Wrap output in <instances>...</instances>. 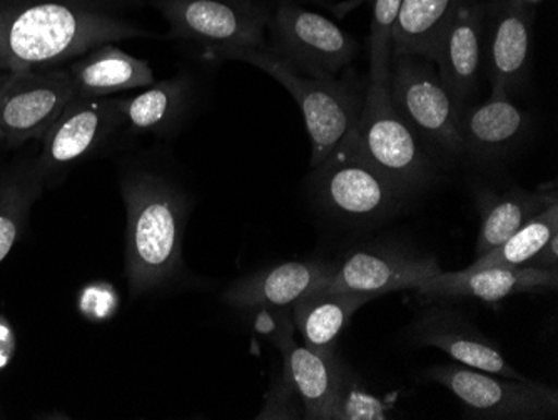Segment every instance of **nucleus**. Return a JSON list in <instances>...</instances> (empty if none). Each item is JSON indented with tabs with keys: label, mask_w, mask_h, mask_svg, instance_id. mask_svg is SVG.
Instances as JSON below:
<instances>
[{
	"label": "nucleus",
	"mask_w": 558,
	"mask_h": 420,
	"mask_svg": "<svg viewBox=\"0 0 558 420\" xmlns=\"http://www.w3.org/2000/svg\"><path fill=\"white\" fill-rule=\"evenodd\" d=\"M233 59L262 69L293 96L312 141V168L322 165L347 140L359 121L368 81L354 80L353 74L310 76L268 46L238 52Z\"/></svg>",
	"instance_id": "7ed1b4c3"
},
{
	"label": "nucleus",
	"mask_w": 558,
	"mask_h": 420,
	"mask_svg": "<svg viewBox=\"0 0 558 420\" xmlns=\"http://www.w3.org/2000/svg\"><path fill=\"white\" fill-rule=\"evenodd\" d=\"M143 0H0V71L58 68L100 44L147 36Z\"/></svg>",
	"instance_id": "f257e3e1"
},
{
	"label": "nucleus",
	"mask_w": 558,
	"mask_h": 420,
	"mask_svg": "<svg viewBox=\"0 0 558 420\" xmlns=\"http://www.w3.org/2000/svg\"><path fill=\"white\" fill-rule=\"evenodd\" d=\"M410 337L420 347L441 350L462 365L501 377L525 379L501 356L494 340L454 310L444 307L426 310L413 322Z\"/></svg>",
	"instance_id": "4468645a"
},
{
	"label": "nucleus",
	"mask_w": 558,
	"mask_h": 420,
	"mask_svg": "<svg viewBox=\"0 0 558 420\" xmlns=\"http://www.w3.org/2000/svg\"><path fill=\"white\" fill-rule=\"evenodd\" d=\"M9 77H11V72L0 71V87L4 86Z\"/></svg>",
	"instance_id": "2f4dec72"
},
{
	"label": "nucleus",
	"mask_w": 558,
	"mask_h": 420,
	"mask_svg": "<svg viewBox=\"0 0 558 420\" xmlns=\"http://www.w3.org/2000/svg\"><path fill=\"white\" fill-rule=\"evenodd\" d=\"M128 215L125 277L131 295L165 287L184 268L183 235L190 202L171 181L155 172H134L121 183Z\"/></svg>",
	"instance_id": "f03ea898"
},
{
	"label": "nucleus",
	"mask_w": 558,
	"mask_h": 420,
	"mask_svg": "<svg viewBox=\"0 0 558 420\" xmlns=\"http://www.w3.org/2000/svg\"><path fill=\"white\" fill-rule=\"evenodd\" d=\"M526 266H534L541 269H557L558 272V233H555L547 243L538 250L537 255L526 263Z\"/></svg>",
	"instance_id": "7c9ffc66"
},
{
	"label": "nucleus",
	"mask_w": 558,
	"mask_h": 420,
	"mask_svg": "<svg viewBox=\"0 0 558 420\" xmlns=\"http://www.w3.org/2000/svg\"><path fill=\"white\" fill-rule=\"evenodd\" d=\"M401 0H375L369 34V81L388 83L391 68V34Z\"/></svg>",
	"instance_id": "bb28decb"
},
{
	"label": "nucleus",
	"mask_w": 558,
	"mask_h": 420,
	"mask_svg": "<svg viewBox=\"0 0 558 420\" xmlns=\"http://www.w3.org/2000/svg\"><path fill=\"white\" fill-rule=\"evenodd\" d=\"M0 144H4V137H2V134H0Z\"/></svg>",
	"instance_id": "473e14b6"
},
{
	"label": "nucleus",
	"mask_w": 558,
	"mask_h": 420,
	"mask_svg": "<svg viewBox=\"0 0 558 420\" xmlns=\"http://www.w3.org/2000/svg\"><path fill=\"white\" fill-rule=\"evenodd\" d=\"M337 269L338 263L326 260L283 263L234 281L222 300L240 310L290 309L304 295L325 288Z\"/></svg>",
	"instance_id": "dca6fc26"
},
{
	"label": "nucleus",
	"mask_w": 558,
	"mask_h": 420,
	"mask_svg": "<svg viewBox=\"0 0 558 420\" xmlns=\"http://www.w3.org/2000/svg\"><path fill=\"white\" fill-rule=\"evenodd\" d=\"M487 0L463 4L438 43L434 62L438 74L460 108H465L478 87L484 65V24Z\"/></svg>",
	"instance_id": "f3484780"
},
{
	"label": "nucleus",
	"mask_w": 558,
	"mask_h": 420,
	"mask_svg": "<svg viewBox=\"0 0 558 420\" xmlns=\"http://www.w3.org/2000/svg\"><path fill=\"white\" fill-rule=\"evenodd\" d=\"M529 116L509 94L492 93L487 101L460 111L463 155L480 159L507 155L529 130Z\"/></svg>",
	"instance_id": "a211bd4d"
},
{
	"label": "nucleus",
	"mask_w": 558,
	"mask_h": 420,
	"mask_svg": "<svg viewBox=\"0 0 558 420\" xmlns=\"http://www.w3.org/2000/svg\"><path fill=\"white\" fill-rule=\"evenodd\" d=\"M119 307L118 293L109 284L87 285L80 293V310L93 322H105L114 315Z\"/></svg>",
	"instance_id": "c85d7f7f"
},
{
	"label": "nucleus",
	"mask_w": 558,
	"mask_h": 420,
	"mask_svg": "<svg viewBox=\"0 0 558 420\" xmlns=\"http://www.w3.org/2000/svg\"><path fill=\"white\" fill-rule=\"evenodd\" d=\"M391 101L429 152L463 155L460 108L428 59L398 56L391 59L388 80Z\"/></svg>",
	"instance_id": "0eeeda50"
},
{
	"label": "nucleus",
	"mask_w": 558,
	"mask_h": 420,
	"mask_svg": "<svg viewBox=\"0 0 558 420\" xmlns=\"http://www.w3.org/2000/svg\"><path fill=\"white\" fill-rule=\"evenodd\" d=\"M469 2L478 0H401L391 34V59L418 56L434 62L441 34Z\"/></svg>",
	"instance_id": "5701e85b"
},
{
	"label": "nucleus",
	"mask_w": 558,
	"mask_h": 420,
	"mask_svg": "<svg viewBox=\"0 0 558 420\" xmlns=\"http://www.w3.org/2000/svg\"><path fill=\"white\" fill-rule=\"evenodd\" d=\"M558 233V200L544 212L530 218L512 237L507 238L497 249L478 256L469 268H487V266H507L519 268L526 266L537 255L538 250Z\"/></svg>",
	"instance_id": "a878e982"
},
{
	"label": "nucleus",
	"mask_w": 558,
	"mask_h": 420,
	"mask_svg": "<svg viewBox=\"0 0 558 420\" xmlns=\"http://www.w3.org/2000/svg\"><path fill=\"white\" fill-rule=\"evenodd\" d=\"M272 52L287 59L304 74L335 77L356 56L359 44L325 15L281 0L269 14Z\"/></svg>",
	"instance_id": "1a4fd4ad"
},
{
	"label": "nucleus",
	"mask_w": 558,
	"mask_h": 420,
	"mask_svg": "<svg viewBox=\"0 0 558 420\" xmlns=\"http://www.w3.org/2000/svg\"><path fill=\"white\" fill-rule=\"evenodd\" d=\"M557 269L534 266H487L460 272H440L416 288V295L426 302L447 299H478L500 302L526 291L557 290Z\"/></svg>",
	"instance_id": "2eb2a0df"
},
{
	"label": "nucleus",
	"mask_w": 558,
	"mask_h": 420,
	"mask_svg": "<svg viewBox=\"0 0 558 420\" xmlns=\"http://www.w3.org/2000/svg\"><path fill=\"white\" fill-rule=\"evenodd\" d=\"M39 165L14 169L0 178V263L8 259L37 197L43 193Z\"/></svg>",
	"instance_id": "393cba45"
},
{
	"label": "nucleus",
	"mask_w": 558,
	"mask_h": 420,
	"mask_svg": "<svg viewBox=\"0 0 558 420\" xmlns=\"http://www.w3.org/2000/svg\"><path fill=\"white\" fill-rule=\"evenodd\" d=\"M535 9L519 0H487L484 62L492 93L509 94L522 86L530 65Z\"/></svg>",
	"instance_id": "f8f14e48"
},
{
	"label": "nucleus",
	"mask_w": 558,
	"mask_h": 420,
	"mask_svg": "<svg viewBox=\"0 0 558 420\" xmlns=\"http://www.w3.org/2000/svg\"><path fill=\"white\" fill-rule=\"evenodd\" d=\"M366 302L368 299L360 295L319 288L291 307V319L306 349L322 357H335L340 335Z\"/></svg>",
	"instance_id": "4be33fe9"
},
{
	"label": "nucleus",
	"mask_w": 558,
	"mask_h": 420,
	"mask_svg": "<svg viewBox=\"0 0 558 420\" xmlns=\"http://www.w3.org/2000/svg\"><path fill=\"white\" fill-rule=\"evenodd\" d=\"M15 347H17V340H15L14 327L5 316L0 315V372L14 359Z\"/></svg>",
	"instance_id": "c756f323"
},
{
	"label": "nucleus",
	"mask_w": 558,
	"mask_h": 420,
	"mask_svg": "<svg viewBox=\"0 0 558 420\" xmlns=\"http://www.w3.org/2000/svg\"><path fill=\"white\" fill-rule=\"evenodd\" d=\"M350 137L375 168L410 196L434 180L432 152L395 108L388 83L368 80L362 112Z\"/></svg>",
	"instance_id": "20e7f679"
},
{
	"label": "nucleus",
	"mask_w": 558,
	"mask_h": 420,
	"mask_svg": "<svg viewBox=\"0 0 558 420\" xmlns=\"http://www.w3.org/2000/svg\"><path fill=\"white\" fill-rule=\"evenodd\" d=\"M557 184H541L537 190L512 188L497 194L480 191L476 196L480 209V230L476 238V259L497 249L512 237L530 218L557 202Z\"/></svg>",
	"instance_id": "aec40b11"
},
{
	"label": "nucleus",
	"mask_w": 558,
	"mask_h": 420,
	"mask_svg": "<svg viewBox=\"0 0 558 420\" xmlns=\"http://www.w3.org/2000/svg\"><path fill=\"white\" fill-rule=\"evenodd\" d=\"M284 356V375L300 395L304 419H337L338 397L347 365L335 357H322L301 347L291 337L279 341Z\"/></svg>",
	"instance_id": "6ab92c4d"
},
{
	"label": "nucleus",
	"mask_w": 558,
	"mask_h": 420,
	"mask_svg": "<svg viewBox=\"0 0 558 420\" xmlns=\"http://www.w3.org/2000/svg\"><path fill=\"white\" fill-rule=\"evenodd\" d=\"M312 191L326 213L351 221L387 218L410 196L360 153L350 134L313 168Z\"/></svg>",
	"instance_id": "423d86ee"
},
{
	"label": "nucleus",
	"mask_w": 558,
	"mask_h": 420,
	"mask_svg": "<svg viewBox=\"0 0 558 420\" xmlns=\"http://www.w3.org/2000/svg\"><path fill=\"white\" fill-rule=\"evenodd\" d=\"M171 36L199 47L211 61L263 49L269 12L256 0H156Z\"/></svg>",
	"instance_id": "39448f33"
},
{
	"label": "nucleus",
	"mask_w": 558,
	"mask_h": 420,
	"mask_svg": "<svg viewBox=\"0 0 558 420\" xmlns=\"http://www.w3.org/2000/svg\"><path fill=\"white\" fill-rule=\"evenodd\" d=\"M77 96L68 68L11 72L0 87V134L9 147L43 140Z\"/></svg>",
	"instance_id": "9d476101"
},
{
	"label": "nucleus",
	"mask_w": 558,
	"mask_h": 420,
	"mask_svg": "<svg viewBox=\"0 0 558 420\" xmlns=\"http://www.w3.org/2000/svg\"><path fill=\"white\" fill-rule=\"evenodd\" d=\"M68 69L81 96H116L156 83L149 62L128 55L112 43L94 47Z\"/></svg>",
	"instance_id": "412c9836"
},
{
	"label": "nucleus",
	"mask_w": 558,
	"mask_h": 420,
	"mask_svg": "<svg viewBox=\"0 0 558 420\" xmlns=\"http://www.w3.org/2000/svg\"><path fill=\"white\" fill-rule=\"evenodd\" d=\"M190 83L184 77L150 84L144 93L119 97L122 122L133 130L161 133L174 127L186 109Z\"/></svg>",
	"instance_id": "b1692460"
},
{
	"label": "nucleus",
	"mask_w": 558,
	"mask_h": 420,
	"mask_svg": "<svg viewBox=\"0 0 558 420\" xmlns=\"http://www.w3.org/2000/svg\"><path fill=\"white\" fill-rule=\"evenodd\" d=\"M429 381L447 387L470 419H557L558 392L530 381L488 374L462 363H441L426 370Z\"/></svg>",
	"instance_id": "6e6552de"
},
{
	"label": "nucleus",
	"mask_w": 558,
	"mask_h": 420,
	"mask_svg": "<svg viewBox=\"0 0 558 420\" xmlns=\"http://www.w3.org/2000/svg\"><path fill=\"white\" fill-rule=\"evenodd\" d=\"M122 122L119 97L77 96L43 137L39 168L44 175L86 158Z\"/></svg>",
	"instance_id": "ddd939ff"
},
{
	"label": "nucleus",
	"mask_w": 558,
	"mask_h": 420,
	"mask_svg": "<svg viewBox=\"0 0 558 420\" xmlns=\"http://www.w3.org/2000/svg\"><path fill=\"white\" fill-rule=\"evenodd\" d=\"M440 272L435 256L422 255L398 244H369L338 265L337 274L325 288L372 300L391 291L416 290Z\"/></svg>",
	"instance_id": "9b49d317"
},
{
	"label": "nucleus",
	"mask_w": 558,
	"mask_h": 420,
	"mask_svg": "<svg viewBox=\"0 0 558 420\" xmlns=\"http://www.w3.org/2000/svg\"><path fill=\"white\" fill-rule=\"evenodd\" d=\"M388 419L387 407L354 375L350 369L344 370L338 397L337 419L335 420H385Z\"/></svg>",
	"instance_id": "cd10ccee"
}]
</instances>
